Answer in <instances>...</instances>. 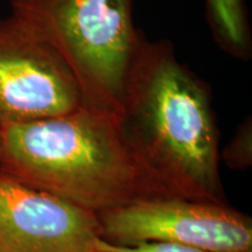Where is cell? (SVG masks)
Listing matches in <instances>:
<instances>
[{"label": "cell", "instance_id": "cell-6", "mask_svg": "<svg viewBox=\"0 0 252 252\" xmlns=\"http://www.w3.org/2000/svg\"><path fill=\"white\" fill-rule=\"evenodd\" d=\"M98 216L0 171V252H94Z\"/></svg>", "mask_w": 252, "mask_h": 252}, {"label": "cell", "instance_id": "cell-9", "mask_svg": "<svg viewBox=\"0 0 252 252\" xmlns=\"http://www.w3.org/2000/svg\"><path fill=\"white\" fill-rule=\"evenodd\" d=\"M94 252H208L190 245L173 242H140L131 245L113 244L98 238L94 243Z\"/></svg>", "mask_w": 252, "mask_h": 252}, {"label": "cell", "instance_id": "cell-10", "mask_svg": "<svg viewBox=\"0 0 252 252\" xmlns=\"http://www.w3.org/2000/svg\"><path fill=\"white\" fill-rule=\"evenodd\" d=\"M0 140H1V134H0Z\"/></svg>", "mask_w": 252, "mask_h": 252}, {"label": "cell", "instance_id": "cell-3", "mask_svg": "<svg viewBox=\"0 0 252 252\" xmlns=\"http://www.w3.org/2000/svg\"><path fill=\"white\" fill-rule=\"evenodd\" d=\"M11 15L58 53L84 105L118 116L144 35L133 0H9Z\"/></svg>", "mask_w": 252, "mask_h": 252}, {"label": "cell", "instance_id": "cell-2", "mask_svg": "<svg viewBox=\"0 0 252 252\" xmlns=\"http://www.w3.org/2000/svg\"><path fill=\"white\" fill-rule=\"evenodd\" d=\"M119 121L141 159L179 196L228 203L209 88L179 61L172 43L144 37Z\"/></svg>", "mask_w": 252, "mask_h": 252}, {"label": "cell", "instance_id": "cell-1", "mask_svg": "<svg viewBox=\"0 0 252 252\" xmlns=\"http://www.w3.org/2000/svg\"><path fill=\"white\" fill-rule=\"evenodd\" d=\"M0 171L98 215L144 200L181 197L141 159L118 116L82 105L0 128Z\"/></svg>", "mask_w": 252, "mask_h": 252}, {"label": "cell", "instance_id": "cell-4", "mask_svg": "<svg viewBox=\"0 0 252 252\" xmlns=\"http://www.w3.org/2000/svg\"><path fill=\"white\" fill-rule=\"evenodd\" d=\"M113 244L173 242L208 252H252V220L228 203L184 197L144 200L98 214Z\"/></svg>", "mask_w": 252, "mask_h": 252}, {"label": "cell", "instance_id": "cell-5", "mask_svg": "<svg viewBox=\"0 0 252 252\" xmlns=\"http://www.w3.org/2000/svg\"><path fill=\"white\" fill-rule=\"evenodd\" d=\"M82 105L80 87L58 53L13 15L0 17V128Z\"/></svg>", "mask_w": 252, "mask_h": 252}, {"label": "cell", "instance_id": "cell-8", "mask_svg": "<svg viewBox=\"0 0 252 252\" xmlns=\"http://www.w3.org/2000/svg\"><path fill=\"white\" fill-rule=\"evenodd\" d=\"M222 159L232 169H244L251 165V119L239 126L234 139L223 151Z\"/></svg>", "mask_w": 252, "mask_h": 252}, {"label": "cell", "instance_id": "cell-7", "mask_svg": "<svg viewBox=\"0 0 252 252\" xmlns=\"http://www.w3.org/2000/svg\"><path fill=\"white\" fill-rule=\"evenodd\" d=\"M207 17L216 42L229 55L247 60L251 54V31L247 0H206Z\"/></svg>", "mask_w": 252, "mask_h": 252}]
</instances>
